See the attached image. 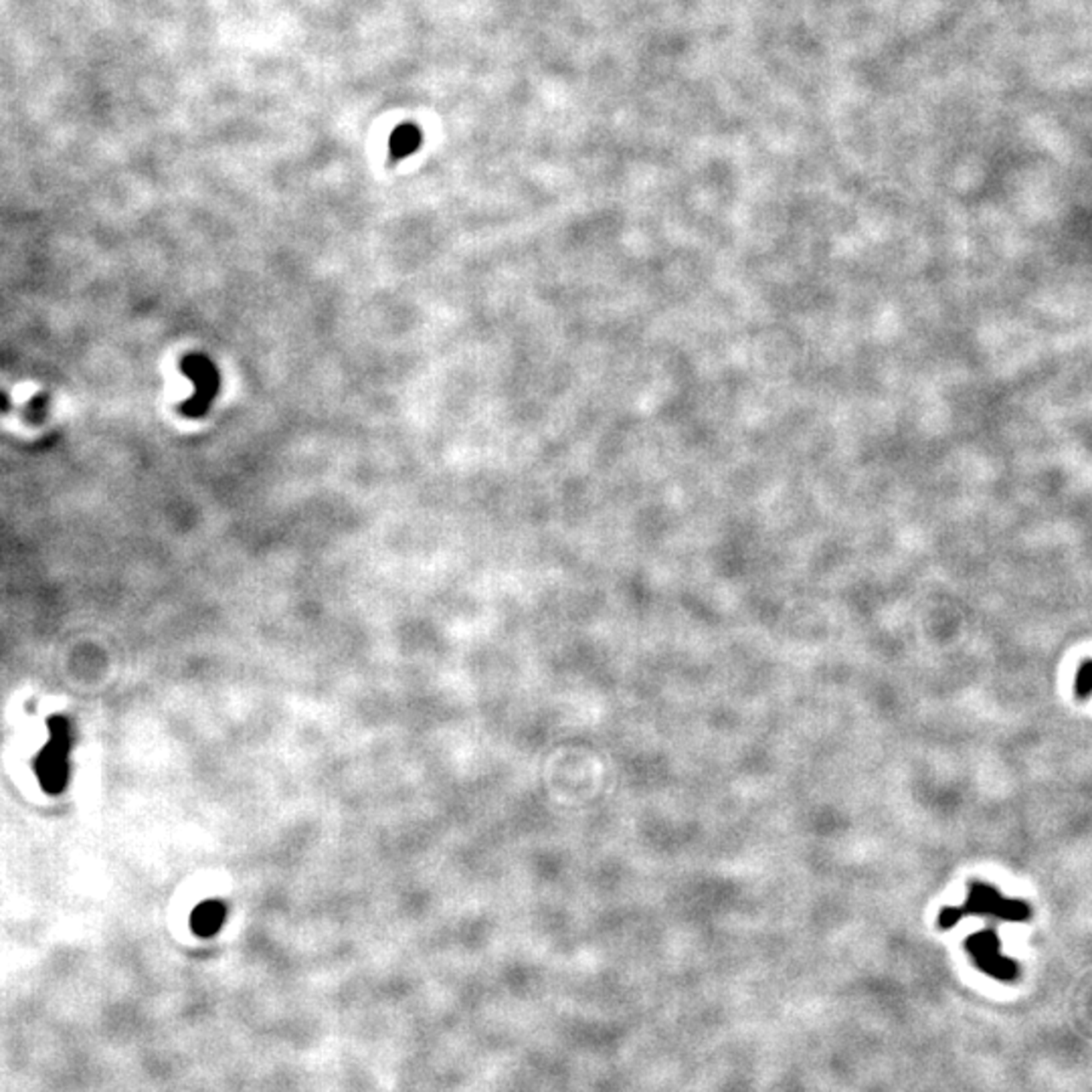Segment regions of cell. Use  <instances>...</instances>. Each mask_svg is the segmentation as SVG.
<instances>
[{
  "mask_svg": "<svg viewBox=\"0 0 1092 1092\" xmlns=\"http://www.w3.org/2000/svg\"><path fill=\"white\" fill-rule=\"evenodd\" d=\"M69 753H71V728L65 718L49 721V740L37 756V775L47 791L59 793L69 777Z\"/></svg>",
  "mask_w": 1092,
  "mask_h": 1092,
  "instance_id": "1",
  "label": "cell"
},
{
  "mask_svg": "<svg viewBox=\"0 0 1092 1092\" xmlns=\"http://www.w3.org/2000/svg\"><path fill=\"white\" fill-rule=\"evenodd\" d=\"M419 140H421V134L415 126L407 124V126L397 127L395 134L391 136L393 156L401 158V156H407V154H411L415 148L419 146Z\"/></svg>",
  "mask_w": 1092,
  "mask_h": 1092,
  "instance_id": "3",
  "label": "cell"
},
{
  "mask_svg": "<svg viewBox=\"0 0 1092 1092\" xmlns=\"http://www.w3.org/2000/svg\"><path fill=\"white\" fill-rule=\"evenodd\" d=\"M225 913H227L225 904L217 902V900H209V902L199 904V907L195 908L193 916H190L193 931L201 936L215 935L223 926V923H225Z\"/></svg>",
  "mask_w": 1092,
  "mask_h": 1092,
  "instance_id": "2",
  "label": "cell"
},
{
  "mask_svg": "<svg viewBox=\"0 0 1092 1092\" xmlns=\"http://www.w3.org/2000/svg\"><path fill=\"white\" fill-rule=\"evenodd\" d=\"M1089 672H1090V662H1084L1083 672H1080V682H1083V690H1080V696H1086L1089 692Z\"/></svg>",
  "mask_w": 1092,
  "mask_h": 1092,
  "instance_id": "4",
  "label": "cell"
}]
</instances>
